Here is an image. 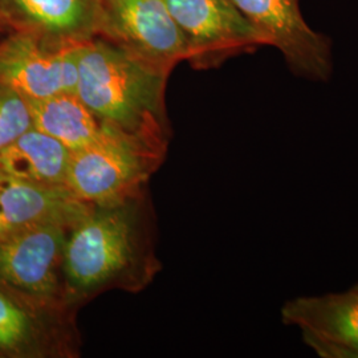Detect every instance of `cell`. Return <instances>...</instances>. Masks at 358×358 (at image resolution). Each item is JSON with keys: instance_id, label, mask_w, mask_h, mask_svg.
Instances as JSON below:
<instances>
[{"instance_id": "cell-1", "label": "cell", "mask_w": 358, "mask_h": 358, "mask_svg": "<svg viewBox=\"0 0 358 358\" xmlns=\"http://www.w3.org/2000/svg\"><path fill=\"white\" fill-rule=\"evenodd\" d=\"M169 71L103 36L83 41L77 53L76 96L105 124L155 149L164 148Z\"/></svg>"}, {"instance_id": "cell-2", "label": "cell", "mask_w": 358, "mask_h": 358, "mask_svg": "<svg viewBox=\"0 0 358 358\" xmlns=\"http://www.w3.org/2000/svg\"><path fill=\"white\" fill-rule=\"evenodd\" d=\"M158 152L106 124L96 141L72 152L66 187L94 207L124 205L153 169Z\"/></svg>"}, {"instance_id": "cell-3", "label": "cell", "mask_w": 358, "mask_h": 358, "mask_svg": "<svg viewBox=\"0 0 358 358\" xmlns=\"http://www.w3.org/2000/svg\"><path fill=\"white\" fill-rule=\"evenodd\" d=\"M134 250L133 217L124 205L93 207L69 230L63 256L65 291L88 294L128 267Z\"/></svg>"}, {"instance_id": "cell-4", "label": "cell", "mask_w": 358, "mask_h": 358, "mask_svg": "<svg viewBox=\"0 0 358 358\" xmlns=\"http://www.w3.org/2000/svg\"><path fill=\"white\" fill-rule=\"evenodd\" d=\"M72 227L41 223L0 239V284L35 304L57 307L65 242Z\"/></svg>"}, {"instance_id": "cell-5", "label": "cell", "mask_w": 358, "mask_h": 358, "mask_svg": "<svg viewBox=\"0 0 358 358\" xmlns=\"http://www.w3.org/2000/svg\"><path fill=\"white\" fill-rule=\"evenodd\" d=\"M81 43H59L31 29H15L0 41V85L27 100L75 93Z\"/></svg>"}, {"instance_id": "cell-6", "label": "cell", "mask_w": 358, "mask_h": 358, "mask_svg": "<svg viewBox=\"0 0 358 358\" xmlns=\"http://www.w3.org/2000/svg\"><path fill=\"white\" fill-rule=\"evenodd\" d=\"M169 71L187 59V45L166 0H101L99 35Z\"/></svg>"}, {"instance_id": "cell-7", "label": "cell", "mask_w": 358, "mask_h": 358, "mask_svg": "<svg viewBox=\"0 0 358 358\" xmlns=\"http://www.w3.org/2000/svg\"><path fill=\"white\" fill-rule=\"evenodd\" d=\"M255 27L264 45L282 52L291 72L312 81H328L333 72L329 38L310 28L300 0H232Z\"/></svg>"}, {"instance_id": "cell-8", "label": "cell", "mask_w": 358, "mask_h": 358, "mask_svg": "<svg viewBox=\"0 0 358 358\" xmlns=\"http://www.w3.org/2000/svg\"><path fill=\"white\" fill-rule=\"evenodd\" d=\"M187 45V60L199 68L220 64L264 41L232 0H166Z\"/></svg>"}, {"instance_id": "cell-9", "label": "cell", "mask_w": 358, "mask_h": 358, "mask_svg": "<svg viewBox=\"0 0 358 358\" xmlns=\"http://www.w3.org/2000/svg\"><path fill=\"white\" fill-rule=\"evenodd\" d=\"M285 325L299 329L304 344L321 358H358V288L300 296L282 308Z\"/></svg>"}, {"instance_id": "cell-10", "label": "cell", "mask_w": 358, "mask_h": 358, "mask_svg": "<svg viewBox=\"0 0 358 358\" xmlns=\"http://www.w3.org/2000/svg\"><path fill=\"white\" fill-rule=\"evenodd\" d=\"M93 207L65 186L32 185L0 171V239L41 223L72 227Z\"/></svg>"}, {"instance_id": "cell-11", "label": "cell", "mask_w": 358, "mask_h": 358, "mask_svg": "<svg viewBox=\"0 0 358 358\" xmlns=\"http://www.w3.org/2000/svg\"><path fill=\"white\" fill-rule=\"evenodd\" d=\"M19 29L59 43H83L99 35L101 0H4Z\"/></svg>"}, {"instance_id": "cell-12", "label": "cell", "mask_w": 358, "mask_h": 358, "mask_svg": "<svg viewBox=\"0 0 358 358\" xmlns=\"http://www.w3.org/2000/svg\"><path fill=\"white\" fill-rule=\"evenodd\" d=\"M71 157L62 142L32 127L0 153V171L32 185L66 187Z\"/></svg>"}, {"instance_id": "cell-13", "label": "cell", "mask_w": 358, "mask_h": 358, "mask_svg": "<svg viewBox=\"0 0 358 358\" xmlns=\"http://www.w3.org/2000/svg\"><path fill=\"white\" fill-rule=\"evenodd\" d=\"M34 128L76 152L96 141L106 124L83 103L76 93H60L41 100H27Z\"/></svg>"}, {"instance_id": "cell-14", "label": "cell", "mask_w": 358, "mask_h": 358, "mask_svg": "<svg viewBox=\"0 0 358 358\" xmlns=\"http://www.w3.org/2000/svg\"><path fill=\"white\" fill-rule=\"evenodd\" d=\"M53 308L35 304L0 284V352L13 356H38L48 343L43 319Z\"/></svg>"}, {"instance_id": "cell-15", "label": "cell", "mask_w": 358, "mask_h": 358, "mask_svg": "<svg viewBox=\"0 0 358 358\" xmlns=\"http://www.w3.org/2000/svg\"><path fill=\"white\" fill-rule=\"evenodd\" d=\"M34 127L26 97L0 85V153Z\"/></svg>"}, {"instance_id": "cell-16", "label": "cell", "mask_w": 358, "mask_h": 358, "mask_svg": "<svg viewBox=\"0 0 358 358\" xmlns=\"http://www.w3.org/2000/svg\"><path fill=\"white\" fill-rule=\"evenodd\" d=\"M4 28H13V29H19V26L16 24V22L13 20V16L7 13L6 10H3L0 7V29Z\"/></svg>"}, {"instance_id": "cell-17", "label": "cell", "mask_w": 358, "mask_h": 358, "mask_svg": "<svg viewBox=\"0 0 358 358\" xmlns=\"http://www.w3.org/2000/svg\"><path fill=\"white\" fill-rule=\"evenodd\" d=\"M356 288H358V284H357V285H356Z\"/></svg>"}]
</instances>
